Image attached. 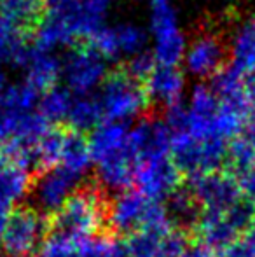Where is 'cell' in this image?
<instances>
[{
    "label": "cell",
    "instance_id": "obj_7",
    "mask_svg": "<svg viewBox=\"0 0 255 257\" xmlns=\"http://www.w3.org/2000/svg\"><path fill=\"white\" fill-rule=\"evenodd\" d=\"M18 68L23 74V82L35 91H48L55 88L56 81H62V58L56 53L42 51L34 44L27 46Z\"/></svg>",
    "mask_w": 255,
    "mask_h": 257
},
{
    "label": "cell",
    "instance_id": "obj_8",
    "mask_svg": "<svg viewBox=\"0 0 255 257\" xmlns=\"http://www.w3.org/2000/svg\"><path fill=\"white\" fill-rule=\"evenodd\" d=\"M185 81H187V75L180 67L157 65L143 82L147 100L173 110L184 102L185 89H187Z\"/></svg>",
    "mask_w": 255,
    "mask_h": 257
},
{
    "label": "cell",
    "instance_id": "obj_10",
    "mask_svg": "<svg viewBox=\"0 0 255 257\" xmlns=\"http://www.w3.org/2000/svg\"><path fill=\"white\" fill-rule=\"evenodd\" d=\"M74 95L65 86H55V88L44 91V95L39 100V107L44 117L49 119H62L68 117Z\"/></svg>",
    "mask_w": 255,
    "mask_h": 257
},
{
    "label": "cell",
    "instance_id": "obj_4",
    "mask_svg": "<svg viewBox=\"0 0 255 257\" xmlns=\"http://www.w3.org/2000/svg\"><path fill=\"white\" fill-rule=\"evenodd\" d=\"M95 95L102 108V115L114 121L135 117L147 103L143 84L124 70L110 74Z\"/></svg>",
    "mask_w": 255,
    "mask_h": 257
},
{
    "label": "cell",
    "instance_id": "obj_3",
    "mask_svg": "<svg viewBox=\"0 0 255 257\" xmlns=\"http://www.w3.org/2000/svg\"><path fill=\"white\" fill-rule=\"evenodd\" d=\"M109 75V61L93 46L72 48L62 58L63 86L74 96L95 95Z\"/></svg>",
    "mask_w": 255,
    "mask_h": 257
},
{
    "label": "cell",
    "instance_id": "obj_11",
    "mask_svg": "<svg viewBox=\"0 0 255 257\" xmlns=\"http://www.w3.org/2000/svg\"><path fill=\"white\" fill-rule=\"evenodd\" d=\"M102 117V108L96 100V95L74 96L68 119L77 126H89Z\"/></svg>",
    "mask_w": 255,
    "mask_h": 257
},
{
    "label": "cell",
    "instance_id": "obj_6",
    "mask_svg": "<svg viewBox=\"0 0 255 257\" xmlns=\"http://www.w3.org/2000/svg\"><path fill=\"white\" fill-rule=\"evenodd\" d=\"M229 61V44H225L215 34H199L189 41L182 61V70L185 75L197 81L213 79L220 70H224Z\"/></svg>",
    "mask_w": 255,
    "mask_h": 257
},
{
    "label": "cell",
    "instance_id": "obj_14",
    "mask_svg": "<svg viewBox=\"0 0 255 257\" xmlns=\"http://www.w3.org/2000/svg\"><path fill=\"white\" fill-rule=\"evenodd\" d=\"M46 4V9H51V7H58V6H65V4L72 2V0H42Z\"/></svg>",
    "mask_w": 255,
    "mask_h": 257
},
{
    "label": "cell",
    "instance_id": "obj_2",
    "mask_svg": "<svg viewBox=\"0 0 255 257\" xmlns=\"http://www.w3.org/2000/svg\"><path fill=\"white\" fill-rule=\"evenodd\" d=\"M150 53L157 65L178 67L184 61L187 37L182 30L175 0H145Z\"/></svg>",
    "mask_w": 255,
    "mask_h": 257
},
{
    "label": "cell",
    "instance_id": "obj_9",
    "mask_svg": "<svg viewBox=\"0 0 255 257\" xmlns=\"http://www.w3.org/2000/svg\"><path fill=\"white\" fill-rule=\"evenodd\" d=\"M229 65L243 75L255 72V16L236 28L229 42Z\"/></svg>",
    "mask_w": 255,
    "mask_h": 257
},
{
    "label": "cell",
    "instance_id": "obj_15",
    "mask_svg": "<svg viewBox=\"0 0 255 257\" xmlns=\"http://www.w3.org/2000/svg\"><path fill=\"white\" fill-rule=\"evenodd\" d=\"M0 4H2V0H0Z\"/></svg>",
    "mask_w": 255,
    "mask_h": 257
},
{
    "label": "cell",
    "instance_id": "obj_13",
    "mask_svg": "<svg viewBox=\"0 0 255 257\" xmlns=\"http://www.w3.org/2000/svg\"><path fill=\"white\" fill-rule=\"evenodd\" d=\"M245 95H246V105H248V108H252V112L255 114V72L250 75H246Z\"/></svg>",
    "mask_w": 255,
    "mask_h": 257
},
{
    "label": "cell",
    "instance_id": "obj_12",
    "mask_svg": "<svg viewBox=\"0 0 255 257\" xmlns=\"http://www.w3.org/2000/svg\"><path fill=\"white\" fill-rule=\"evenodd\" d=\"M156 67H157V63H156V60H154L152 53H150V49H149V51H143V53L136 54V56L129 58V60L126 61V68H124V72L143 84L145 79L152 74V70Z\"/></svg>",
    "mask_w": 255,
    "mask_h": 257
},
{
    "label": "cell",
    "instance_id": "obj_5",
    "mask_svg": "<svg viewBox=\"0 0 255 257\" xmlns=\"http://www.w3.org/2000/svg\"><path fill=\"white\" fill-rule=\"evenodd\" d=\"M91 46L107 61H126L136 54L149 51V30L136 21L109 23L96 34Z\"/></svg>",
    "mask_w": 255,
    "mask_h": 257
},
{
    "label": "cell",
    "instance_id": "obj_1",
    "mask_svg": "<svg viewBox=\"0 0 255 257\" xmlns=\"http://www.w3.org/2000/svg\"><path fill=\"white\" fill-rule=\"evenodd\" d=\"M114 0H72L46 9L34 30V46L56 53L77 41H93L109 25Z\"/></svg>",
    "mask_w": 255,
    "mask_h": 257
}]
</instances>
